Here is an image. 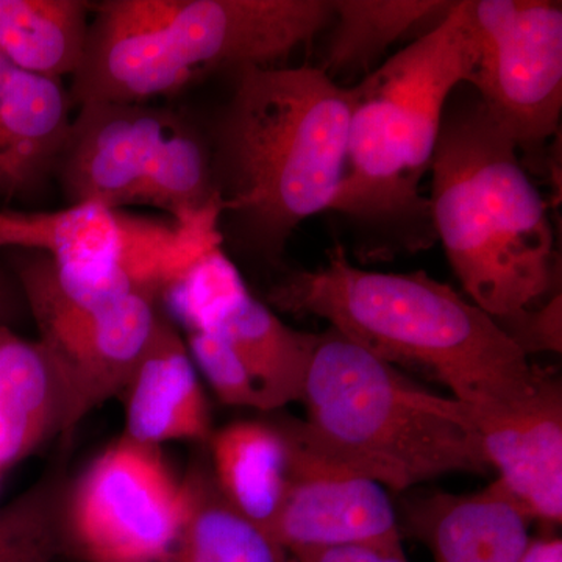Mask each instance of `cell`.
Returning <instances> with one entry per match:
<instances>
[{
    "label": "cell",
    "instance_id": "obj_1",
    "mask_svg": "<svg viewBox=\"0 0 562 562\" xmlns=\"http://www.w3.org/2000/svg\"><path fill=\"white\" fill-rule=\"evenodd\" d=\"M268 297L281 312L330 322L392 366L427 373L475 413L519 408L552 379L498 321L449 284L425 272L364 271L342 246L321 268L284 277Z\"/></svg>",
    "mask_w": 562,
    "mask_h": 562
},
{
    "label": "cell",
    "instance_id": "obj_2",
    "mask_svg": "<svg viewBox=\"0 0 562 562\" xmlns=\"http://www.w3.org/2000/svg\"><path fill=\"white\" fill-rule=\"evenodd\" d=\"M355 92L325 70L250 66L211 133L221 227L276 260L295 228L330 210L346 169Z\"/></svg>",
    "mask_w": 562,
    "mask_h": 562
},
{
    "label": "cell",
    "instance_id": "obj_3",
    "mask_svg": "<svg viewBox=\"0 0 562 562\" xmlns=\"http://www.w3.org/2000/svg\"><path fill=\"white\" fill-rule=\"evenodd\" d=\"M301 402L306 419L280 428L321 468L392 491L491 469L471 406L425 390L335 328L316 335Z\"/></svg>",
    "mask_w": 562,
    "mask_h": 562
},
{
    "label": "cell",
    "instance_id": "obj_4",
    "mask_svg": "<svg viewBox=\"0 0 562 562\" xmlns=\"http://www.w3.org/2000/svg\"><path fill=\"white\" fill-rule=\"evenodd\" d=\"M91 13L72 109L149 103L214 70L273 66L335 20L327 0H105Z\"/></svg>",
    "mask_w": 562,
    "mask_h": 562
},
{
    "label": "cell",
    "instance_id": "obj_5",
    "mask_svg": "<svg viewBox=\"0 0 562 562\" xmlns=\"http://www.w3.org/2000/svg\"><path fill=\"white\" fill-rule=\"evenodd\" d=\"M432 227L469 301L505 322L552 286L554 235L519 147L479 98L446 106L431 161Z\"/></svg>",
    "mask_w": 562,
    "mask_h": 562
},
{
    "label": "cell",
    "instance_id": "obj_6",
    "mask_svg": "<svg viewBox=\"0 0 562 562\" xmlns=\"http://www.w3.org/2000/svg\"><path fill=\"white\" fill-rule=\"evenodd\" d=\"M54 176L69 205L150 206L180 227L221 216L210 139L187 117L149 103L79 106Z\"/></svg>",
    "mask_w": 562,
    "mask_h": 562
},
{
    "label": "cell",
    "instance_id": "obj_7",
    "mask_svg": "<svg viewBox=\"0 0 562 562\" xmlns=\"http://www.w3.org/2000/svg\"><path fill=\"white\" fill-rule=\"evenodd\" d=\"M353 92L346 169L328 211L386 236L392 246L427 249L436 233L430 199L419 187L431 168L446 94L394 58Z\"/></svg>",
    "mask_w": 562,
    "mask_h": 562
},
{
    "label": "cell",
    "instance_id": "obj_8",
    "mask_svg": "<svg viewBox=\"0 0 562 562\" xmlns=\"http://www.w3.org/2000/svg\"><path fill=\"white\" fill-rule=\"evenodd\" d=\"M222 241L220 216L180 227L94 202L50 213L0 210V250L46 255L58 286L77 301L143 294L161 303L166 291Z\"/></svg>",
    "mask_w": 562,
    "mask_h": 562
},
{
    "label": "cell",
    "instance_id": "obj_9",
    "mask_svg": "<svg viewBox=\"0 0 562 562\" xmlns=\"http://www.w3.org/2000/svg\"><path fill=\"white\" fill-rule=\"evenodd\" d=\"M13 276L38 342L57 366L66 392L63 438H69L88 414L121 397L157 330L160 301L133 294L110 301H77L60 290L49 258L14 250Z\"/></svg>",
    "mask_w": 562,
    "mask_h": 562
},
{
    "label": "cell",
    "instance_id": "obj_10",
    "mask_svg": "<svg viewBox=\"0 0 562 562\" xmlns=\"http://www.w3.org/2000/svg\"><path fill=\"white\" fill-rule=\"evenodd\" d=\"M187 512L160 447L122 436L69 484L63 543L87 562H169Z\"/></svg>",
    "mask_w": 562,
    "mask_h": 562
},
{
    "label": "cell",
    "instance_id": "obj_11",
    "mask_svg": "<svg viewBox=\"0 0 562 562\" xmlns=\"http://www.w3.org/2000/svg\"><path fill=\"white\" fill-rule=\"evenodd\" d=\"M476 61L469 83L492 120L530 154L562 111V9L547 0H468Z\"/></svg>",
    "mask_w": 562,
    "mask_h": 562
},
{
    "label": "cell",
    "instance_id": "obj_12",
    "mask_svg": "<svg viewBox=\"0 0 562 562\" xmlns=\"http://www.w3.org/2000/svg\"><path fill=\"white\" fill-rule=\"evenodd\" d=\"M290 452V486L272 535L292 560L339 547L402 546L397 514L382 484L313 464L291 443Z\"/></svg>",
    "mask_w": 562,
    "mask_h": 562
},
{
    "label": "cell",
    "instance_id": "obj_13",
    "mask_svg": "<svg viewBox=\"0 0 562 562\" xmlns=\"http://www.w3.org/2000/svg\"><path fill=\"white\" fill-rule=\"evenodd\" d=\"M473 412V409H472ZM484 458L528 520L561 524L562 394L550 379L512 412H473Z\"/></svg>",
    "mask_w": 562,
    "mask_h": 562
},
{
    "label": "cell",
    "instance_id": "obj_14",
    "mask_svg": "<svg viewBox=\"0 0 562 562\" xmlns=\"http://www.w3.org/2000/svg\"><path fill=\"white\" fill-rule=\"evenodd\" d=\"M125 438L160 447L171 441L209 442L210 406L187 341L168 313L131 382L122 392Z\"/></svg>",
    "mask_w": 562,
    "mask_h": 562
},
{
    "label": "cell",
    "instance_id": "obj_15",
    "mask_svg": "<svg viewBox=\"0 0 562 562\" xmlns=\"http://www.w3.org/2000/svg\"><path fill=\"white\" fill-rule=\"evenodd\" d=\"M70 110L61 81L0 57V201L31 198L54 176L72 124Z\"/></svg>",
    "mask_w": 562,
    "mask_h": 562
},
{
    "label": "cell",
    "instance_id": "obj_16",
    "mask_svg": "<svg viewBox=\"0 0 562 562\" xmlns=\"http://www.w3.org/2000/svg\"><path fill=\"white\" fill-rule=\"evenodd\" d=\"M406 512L435 562H519L530 539V520L497 480L475 494L422 497Z\"/></svg>",
    "mask_w": 562,
    "mask_h": 562
},
{
    "label": "cell",
    "instance_id": "obj_17",
    "mask_svg": "<svg viewBox=\"0 0 562 562\" xmlns=\"http://www.w3.org/2000/svg\"><path fill=\"white\" fill-rule=\"evenodd\" d=\"M194 331H214L224 339L246 372L260 412L301 402L316 335L292 330L249 290Z\"/></svg>",
    "mask_w": 562,
    "mask_h": 562
},
{
    "label": "cell",
    "instance_id": "obj_18",
    "mask_svg": "<svg viewBox=\"0 0 562 562\" xmlns=\"http://www.w3.org/2000/svg\"><path fill=\"white\" fill-rule=\"evenodd\" d=\"M66 392L38 341L0 327V476L61 435Z\"/></svg>",
    "mask_w": 562,
    "mask_h": 562
},
{
    "label": "cell",
    "instance_id": "obj_19",
    "mask_svg": "<svg viewBox=\"0 0 562 562\" xmlns=\"http://www.w3.org/2000/svg\"><path fill=\"white\" fill-rule=\"evenodd\" d=\"M209 446L211 473L222 495L272 535L290 486L284 432L265 422H235L211 432Z\"/></svg>",
    "mask_w": 562,
    "mask_h": 562
},
{
    "label": "cell",
    "instance_id": "obj_20",
    "mask_svg": "<svg viewBox=\"0 0 562 562\" xmlns=\"http://www.w3.org/2000/svg\"><path fill=\"white\" fill-rule=\"evenodd\" d=\"M91 2L0 0V57L33 76L61 81L79 69Z\"/></svg>",
    "mask_w": 562,
    "mask_h": 562
},
{
    "label": "cell",
    "instance_id": "obj_21",
    "mask_svg": "<svg viewBox=\"0 0 562 562\" xmlns=\"http://www.w3.org/2000/svg\"><path fill=\"white\" fill-rule=\"evenodd\" d=\"M188 512L169 562H295L260 525L222 495L210 462H195L183 479Z\"/></svg>",
    "mask_w": 562,
    "mask_h": 562
},
{
    "label": "cell",
    "instance_id": "obj_22",
    "mask_svg": "<svg viewBox=\"0 0 562 562\" xmlns=\"http://www.w3.org/2000/svg\"><path fill=\"white\" fill-rule=\"evenodd\" d=\"M335 27L325 52L324 68L350 72L368 68L394 41L425 18L449 10L435 0H333Z\"/></svg>",
    "mask_w": 562,
    "mask_h": 562
},
{
    "label": "cell",
    "instance_id": "obj_23",
    "mask_svg": "<svg viewBox=\"0 0 562 562\" xmlns=\"http://www.w3.org/2000/svg\"><path fill=\"white\" fill-rule=\"evenodd\" d=\"M69 483L47 472L0 506V562H54L63 543V512Z\"/></svg>",
    "mask_w": 562,
    "mask_h": 562
},
{
    "label": "cell",
    "instance_id": "obj_24",
    "mask_svg": "<svg viewBox=\"0 0 562 562\" xmlns=\"http://www.w3.org/2000/svg\"><path fill=\"white\" fill-rule=\"evenodd\" d=\"M508 322L512 328H505V331L525 353L530 350H561V295L547 303L541 312L528 313L527 310Z\"/></svg>",
    "mask_w": 562,
    "mask_h": 562
},
{
    "label": "cell",
    "instance_id": "obj_25",
    "mask_svg": "<svg viewBox=\"0 0 562 562\" xmlns=\"http://www.w3.org/2000/svg\"><path fill=\"white\" fill-rule=\"evenodd\" d=\"M295 562H408L401 547H339L306 554Z\"/></svg>",
    "mask_w": 562,
    "mask_h": 562
},
{
    "label": "cell",
    "instance_id": "obj_26",
    "mask_svg": "<svg viewBox=\"0 0 562 562\" xmlns=\"http://www.w3.org/2000/svg\"><path fill=\"white\" fill-rule=\"evenodd\" d=\"M29 316L27 305L14 276L0 269V327L11 328Z\"/></svg>",
    "mask_w": 562,
    "mask_h": 562
},
{
    "label": "cell",
    "instance_id": "obj_27",
    "mask_svg": "<svg viewBox=\"0 0 562 562\" xmlns=\"http://www.w3.org/2000/svg\"><path fill=\"white\" fill-rule=\"evenodd\" d=\"M519 562H562V541L560 538L528 539Z\"/></svg>",
    "mask_w": 562,
    "mask_h": 562
},
{
    "label": "cell",
    "instance_id": "obj_28",
    "mask_svg": "<svg viewBox=\"0 0 562 562\" xmlns=\"http://www.w3.org/2000/svg\"><path fill=\"white\" fill-rule=\"evenodd\" d=\"M0 479H2V476H0Z\"/></svg>",
    "mask_w": 562,
    "mask_h": 562
}]
</instances>
